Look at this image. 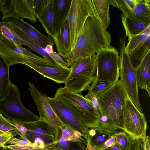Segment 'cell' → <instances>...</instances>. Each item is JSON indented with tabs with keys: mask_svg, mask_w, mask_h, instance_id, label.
Wrapping results in <instances>:
<instances>
[{
	"mask_svg": "<svg viewBox=\"0 0 150 150\" xmlns=\"http://www.w3.org/2000/svg\"><path fill=\"white\" fill-rule=\"evenodd\" d=\"M57 143L61 150H69L70 142L67 141L62 136L60 131Z\"/></svg>",
	"mask_w": 150,
	"mask_h": 150,
	"instance_id": "obj_39",
	"label": "cell"
},
{
	"mask_svg": "<svg viewBox=\"0 0 150 150\" xmlns=\"http://www.w3.org/2000/svg\"><path fill=\"white\" fill-rule=\"evenodd\" d=\"M12 130H17L15 128H13L3 125L0 124V132L3 133Z\"/></svg>",
	"mask_w": 150,
	"mask_h": 150,
	"instance_id": "obj_42",
	"label": "cell"
},
{
	"mask_svg": "<svg viewBox=\"0 0 150 150\" xmlns=\"http://www.w3.org/2000/svg\"><path fill=\"white\" fill-rule=\"evenodd\" d=\"M1 21L8 23L17 27L43 48L48 45H54V42L51 38L44 35L35 28L14 14L10 13L3 16Z\"/></svg>",
	"mask_w": 150,
	"mask_h": 150,
	"instance_id": "obj_13",
	"label": "cell"
},
{
	"mask_svg": "<svg viewBox=\"0 0 150 150\" xmlns=\"http://www.w3.org/2000/svg\"><path fill=\"white\" fill-rule=\"evenodd\" d=\"M120 80L124 86L129 98L136 108L142 112L136 76L128 53L125 49L126 37H120Z\"/></svg>",
	"mask_w": 150,
	"mask_h": 150,
	"instance_id": "obj_7",
	"label": "cell"
},
{
	"mask_svg": "<svg viewBox=\"0 0 150 150\" xmlns=\"http://www.w3.org/2000/svg\"><path fill=\"white\" fill-rule=\"evenodd\" d=\"M121 21L126 36L128 38L138 35L148 26L130 17L121 14Z\"/></svg>",
	"mask_w": 150,
	"mask_h": 150,
	"instance_id": "obj_21",
	"label": "cell"
},
{
	"mask_svg": "<svg viewBox=\"0 0 150 150\" xmlns=\"http://www.w3.org/2000/svg\"><path fill=\"white\" fill-rule=\"evenodd\" d=\"M86 145L81 142H70V145L69 150H87Z\"/></svg>",
	"mask_w": 150,
	"mask_h": 150,
	"instance_id": "obj_41",
	"label": "cell"
},
{
	"mask_svg": "<svg viewBox=\"0 0 150 150\" xmlns=\"http://www.w3.org/2000/svg\"><path fill=\"white\" fill-rule=\"evenodd\" d=\"M95 17L106 29L110 22L109 15L110 0H91Z\"/></svg>",
	"mask_w": 150,
	"mask_h": 150,
	"instance_id": "obj_20",
	"label": "cell"
},
{
	"mask_svg": "<svg viewBox=\"0 0 150 150\" xmlns=\"http://www.w3.org/2000/svg\"><path fill=\"white\" fill-rule=\"evenodd\" d=\"M142 150H145V148H144V144L142 148Z\"/></svg>",
	"mask_w": 150,
	"mask_h": 150,
	"instance_id": "obj_49",
	"label": "cell"
},
{
	"mask_svg": "<svg viewBox=\"0 0 150 150\" xmlns=\"http://www.w3.org/2000/svg\"><path fill=\"white\" fill-rule=\"evenodd\" d=\"M0 54L10 66L16 64H22L31 67L33 66L50 67L53 61L38 56L22 45L15 43L0 41Z\"/></svg>",
	"mask_w": 150,
	"mask_h": 150,
	"instance_id": "obj_5",
	"label": "cell"
},
{
	"mask_svg": "<svg viewBox=\"0 0 150 150\" xmlns=\"http://www.w3.org/2000/svg\"><path fill=\"white\" fill-rule=\"evenodd\" d=\"M17 121L27 128L25 137L36 146L44 147L57 143L54 132L50 125L40 119L30 122Z\"/></svg>",
	"mask_w": 150,
	"mask_h": 150,
	"instance_id": "obj_12",
	"label": "cell"
},
{
	"mask_svg": "<svg viewBox=\"0 0 150 150\" xmlns=\"http://www.w3.org/2000/svg\"><path fill=\"white\" fill-rule=\"evenodd\" d=\"M54 150H61L59 146L58 143H57L55 144Z\"/></svg>",
	"mask_w": 150,
	"mask_h": 150,
	"instance_id": "obj_46",
	"label": "cell"
},
{
	"mask_svg": "<svg viewBox=\"0 0 150 150\" xmlns=\"http://www.w3.org/2000/svg\"><path fill=\"white\" fill-rule=\"evenodd\" d=\"M20 139L13 137L8 141L6 144H12L16 146H37L35 144L31 142L28 139L24 137L21 134L20 135Z\"/></svg>",
	"mask_w": 150,
	"mask_h": 150,
	"instance_id": "obj_29",
	"label": "cell"
},
{
	"mask_svg": "<svg viewBox=\"0 0 150 150\" xmlns=\"http://www.w3.org/2000/svg\"><path fill=\"white\" fill-rule=\"evenodd\" d=\"M9 67L4 58L0 54V100L6 95L11 82Z\"/></svg>",
	"mask_w": 150,
	"mask_h": 150,
	"instance_id": "obj_23",
	"label": "cell"
},
{
	"mask_svg": "<svg viewBox=\"0 0 150 150\" xmlns=\"http://www.w3.org/2000/svg\"><path fill=\"white\" fill-rule=\"evenodd\" d=\"M136 7L144 14L150 16V0H136Z\"/></svg>",
	"mask_w": 150,
	"mask_h": 150,
	"instance_id": "obj_34",
	"label": "cell"
},
{
	"mask_svg": "<svg viewBox=\"0 0 150 150\" xmlns=\"http://www.w3.org/2000/svg\"><path fill=\"white\" fill-rule=\"evenodd\" d=\"M150 36V25L139 34L128 38V42L125 47L127 52L142 44Z\"/></svg>",
	"mask_w": 150,
	"mask_h": 150,
	"instance_id": "obj_25",
	"label": "cell"
},
{
	"mask_svg": "<svg viewBox=\"0 0 150 150\" xmlns=\"http://www.w3.org/2000/svg\"><path fill=\"white\" fill-rule=\"evenodd\" d=\"M52 7V0H50L46 8L37 18L47 34L52 37L55 34Z\"/></svg>",
	"mask_w": 150,
	"mask_h": 150,
	"instance_id": "obj_22",
	"label": "cell"
},
{
	"mask_svg": "<svg viewBox=\"0 0 150 150\" xmlns=\"http://www.w3.org/2000/svg\"><path fill=\"white\" fill-rule=\"evenodd\" d=\"M60 133L62 136L69 141L81 142L86 146V140L82 137L81 133L67 126L61 131Z\"/></svg>",
	"mask_w": 150,
	"mask_h": 150,
	"instance_id": "obj_26",
	"label": "cell"
},
{
	"mask_svg": "<svg viewBox=\"0 0 150 150\" xmlns=\"http://www.w3.org/2000/svg\"><path fill=\"white\" fill-rule=\"evenodd\" d=\"M28 89L37 108L40 119L46 122L50 126L54 132L55 140L57 143L60 132L66 126L56 114L46 95L38 90L34 84L28 81Z\"/></svg>",
	"mask_w": 150,
	"mask_h": 150,
	"instance_id": "obj_9",
	"label": "cell"
},
{
	"mask_svg": "<svg viewBox=\"0 0 150 150\" xmlns=\"http://www.w3.org/2000/svg\"><path fill=\"white\" fill-rule=\"evenodd\" d=\"M122 150H125V149H122Z\"/></svg>",
	"mask_w": 150,
	"mask_h": 150,
	"instance_id": "obj_50",
	"label": "cell"
},
{
	"mask_svg": "<svg viewBox=\"0 0 150 150\" xmlns=\"http://www.w3.org/2000/svg\"><path fill=\"white\" fill-rule=\"evenodd\" d=\"M95 81H103L113 84L118 80L120 57L117 50H101L97 52Z\"/></svg>",
	"mask_w": 150,
	"mask_h": 150,
	"instance_id": "obj_8",
	"label": "cell"
},
{
	"mask_svg": "<svg viewBox=\"0 0 150 150\" xmlns=\"http://www.w3.org/2000/svg\"><path fill=\"white\" fill-rule=\"evenodd\" d=\"M111 35L98 18L88 16L78 36L71 53L65 59L69 66L79 59L99 51L114 48L110 45Z\"/></svg>",
	"mask_w": 150,
	"mask_h": 150,
	"instance_id": "obj_1",
	"label": "cell"
},
{
	"mask_svg": "<svg viewBox=\"0 0 150 150\" xmlns=\"http://www.w3.org/2000/svg\"><path fill=\"white\" fill-rule=\"evenodd\" d=\"M19 18H26L33 23L37 22L33 0H13L12 13Z\"/></svg>",
	"mask_w": 150,
	"mask_h": 150,
	"instance_id": "obj_19",
	"label": "cell"
},
{
	"mask_svg": "<svg viewBox=\"0 0 150 150\" xmlns=\"http://www.w3.org/2000/svg\"><path fill=\"white\" fill-rule=\"evenodd\" d=\"M0 11H1V8H0Z\"/></svg>",
	"mask_w": 150,
	"mask_h": 150,
	"instance_id": "obj_54",
	"label": "cell"
},
{
	"mask_svg": "<svg viewBox=\"0 0 150 150\" xmlns=\"http://www.w3.org/2000/svg\"><path fill=\"white\" fill-rule=\"evenodd\" d=\"M2 134V133L0 132V134Z\"/></svg>",
	"mask_w": 150,
	"mask_h": 150,
	"instance_id": "obj_53",
	"label": "cell"
},
{
	"mask_svg": "<svg viewBox=\"0 0 150 150\" xmlns=\"http://www.w3.org/2000/svg\"><path fill=\"white\" fill-rule=\"evenodd\" d=\"M5 119L12 125L15 128L17 131L22 135L25 137V135L27 129L24 125L15 120H11L4 117Z\"/></svg>",
	"mask_w": 150,
	"mask_h": 150,
	"instance_id": "obj_37",
	"label": "cell"
},
{
	"mask_svg": "<svg viewBox=\"0 0 150 150\" xmlns=\"http://www.w3.org/2000/svg\"><path fill=\"white\" fill-rule=\"evenodd\" d=\"M116 142L125 149L128 143L129 136L124 132L117 131L113 133Z\"/></svg>",
	"mask_w": 150,
	"mask_h": 150,
	"instance_id": "obj_30",
	"label": "cell"
},
{
	"mask_svg": "<svg viewBox=\"0 0 150 150\" xmlns=\"http://www.w3.org/2000/svg\"><path fill=\"white\" fill-rule=\"evenodd\" d=\"M85 97L91 102L95 110L99 112L98 100L96 96L93 93H88V94L85 96Z\"/></svg>",
	"mask_w": 150,
	"mask_h": 150,
	"instance_id": "obj_40",
	"label": "cell"
},
{
	"mask_svg": "<svg viewBox=\"0 0 150 150\" xmlns=\"http://www.w3.org/2000/svg\"><path fill=\"white\" fill-rule=\"evenodd\" d=\"M96 54L79 59L70 66L71 72L64 87L73 92L80 93L88 90L95 80Z\"/></svg>",
	"mask_w": 150,
	"mask_h": 150,
	"instance_id": "obj_4",
	"label": "cell"
},
{
	"mask_svg": "<svg viewBox=\"0 0 150 150\" xmlns=\"http://www.w3.org/2000/svg\"><path fill=\"white\" fill-rule=\"evenodd\" d=\"M1 41V38H0V41Z\"/></svg>",
	"mask_w": 150,
	"mask_h": 150,
	"instance_id": "obj_52",
	"label": "cell"
},
{
	"mask_svg": "<svg viewBox=\"0 0 150 150\" xmlns=\"http://www.w3.org/2000/svg\"><path fill=\"white\" fill-rule=\"evenodd\" d=\"M3 147H0V150H3Z\"/></svg>",
	"mask_w": 150,
	"mask_h": 150,
	"instance_id": "obj_48",
	"label": "cell"
},
{
	"mask_svg": "<svg viewBox=\"0 0 150 150\" xmlns=\"http://www.w3.org/2000/svg\"><path fill=\"white\" fill-rule=\"evenodd\" d=\"M92 15L95 16L91 0H72L68 19L72 51L86 19Z\"/></svg>",
	"mask_w": 150,
	"mask_h": 150,
	"instance_id": "obj_10",
	"label": "cell"
},
{
	"mask_svg": "<svg viewBox=\"0 0 150 150\" xmlns=\"http://www.w3.org/2000/svg\"><path fill=\"white\" fill-rule=\"evenodd\" d=\"M48 98L54 111L61 121L67 126L81 133L86 141L88 129L62 103L54 97Z\"/></svg>",
	"mask_w": 150,
	"mask_h": 150,
	"instance_id": "obj_14",
	"label": "cell"
},
{
	"mask_svg": "<svg viewBox=\"0 0 150 150\" xmlns=\"http://www.w3.org/2000/svg\"><path fill=\"white\" fill-rule=\"evenodd\" d=\"M54 98L68 108L87 128L98 127L100 115L94 108L91 102L81 94L73 92L64 87H60Z\"/></svg>",
	"mask_w": 150,
	"mask_h": 150,
	"instance_id": "obj_2",
	"label": "cell"
},
{
	"mask_svg": "<svg viewBox=\"0 0 150 150\" xmlns=\"http://www.w3.org/2000/svg\"><path fill=\"white\" fill-rule=\"evenodd\" d=\"M122 146L117 142L115 143L110 148V150H122Z\"/></svg>",
	"mask_w": 150,
	"mask_h": 150,
	"instance_id": "obj_44",
	"label": "cell"
},
{
	"mask_svg": "<svg viewBox=\"0 0 150 150\" xmlns=\"http://www.w3.org/2000/svg\"><path fill=\"white\" fill-rule=\"evenodd\" d=\"M114 132L99 127L88 130L87 150H99L105 141Z\"/></svg>",
	"mask_w": 150,
	"mask_h": 150,
	"instance_id": "obj_17",
	"label": "cell"
},
{
	"mask_svg": "<svg viewBox=\"0 0 150 150\" xmlns=\"http://www.w3.org/2000/svg\"><path fill=\"white\" fill-rule=\"evenodd\" d=\"M44 49L48 54L54 52L53 50V46L51 45H47Z\"/></svg>",
	"mask_w": 150,
	"mask_h": 150,
	"instance_id": "obj_45",
	"label": "cell"
},
{
	"mask_svg": "<svg viewBox=\"0 0 150 150\" xmlns=\"http://www.w3.org/2000/svg\"><path fill=\"white\" fill-rule=\"evenodd\" d=\"M0 115H2L0 113Z\"/></svg>",
	"mask_w": 150,
	"mask_h": 150,
	"instance_id": "obj_51",
	"label": "cell"
},
{
	"mask_svg": "<svg viewBox=\"0 0 150 150\" xmlns=\"http://www.w3.org/2000/svg\"><path fill=\"white\" fill-rule=\"evenodd\" d=\"M72 0H52V13L55 34L68 18Z\"/></svg>",
	"mask_w": 150,
	"mask_h": 150,
	"instance_id": "obj_16",
	"label": "cell"
},
{
	"mask_svg": "<svg viewBox=\"0 0 150 150\" xmlns=\"http://www.w3.org/2000/svg\"><path fill=\"white\" fill-rule=\"evenodd\" d=\"M138 88L146 90L150 97V52L134 69Z\"/></svg>",
	"mask_w": 150,
	"mask_h": 150,
	"instance_id": "obj_18",
	"label": "cell"
},
{
	"mask_svg": "<svg viewBox=\"0 0 150 150\" xmlns=\"http://www.w3.org/2000/svg\"><path fill=\"white\" fill-rule=\"evenodd\" d=\"M100 113L107 115L119 129L124 130L123 115L126 90L120 79L96 96Z\"/></svg>",
	"mask_w": 150,
	"mask_h": 150,
	"instance_id": "obj_3",
	"label": "cell"
},
{
	"mask_svg": "<svg viewBox=\"0 0 150 150\" xmlns=\"http://www.w3.org/2000/svg\"><path fill=\"white\" fill-rule=\"evenodd\" d=\"M100 118L99 127L114 132L119 129L112 121L106 114L100 113Z\"/></svg>",
	"mask_w": 150,
	"mask_h": 150,
	"instance_id": "obj_28",
	"label": "cell"
},
{
	"mask_svg": "<svg viewBox=\"0 0 150 150\" xmlns=\"http://www.w3.org/2000/svg\"><path fill=\"white\" fill-rule=\"evenodd\" d=\"M53 60L57 64L64 68H68L69 65L66 61H64L62 57L58 53L53 52L48 54Z\"/></svg>",
	"mask_w": 150,
	"mask_h": 150,
	"instance_id": "obj_36",
	"label": "cell"
},
{
	"mask_svg": "<svg viewBox=\"0 0 150 150\" xmlns=\"http://www.w3.org/2000/svg\"><path fill=\"white\" fill-rule=\"evenodd\" d=\"M50 0H33L34 9L36 18L44 10Z\"/></svg>",
	"mask_w": 150,
	"mask_h": 150,
	"instance_id": "obj_33",
	"label": "cell"
},
{
	"mask_svg": "<svg viewBox=\"0 0 150 150\" xmlns=\"http://www.w3.org/2000/svg\"><path fill=\"white\" fill-rule=\"evenodd\" d=\"M116 142L115 138L113 133L105 141L99 150H109L110 147Z\"/></svg>",
	"mask_w": 150,
	"mask_h": 150,
	"instance_id": "obj_38",
	"label": "cell"
},
{
	"mask_svg": "<svg viewBox=\"0 0 150 150\" xmlns=\"http://www.w3.org/2000/svg\"><path fill=\"white\" fill-rule=\"evenodd\" d=\"M150 52V36L141 45L128 52L130 62L134 69L140 64Z\"/></svg>",
	"mask_w": 150,
	"mask_h": 150,
	"instance_id": "obj_24",
	"label": "cell"
},
{
	"mask_svg": "<svg viewBox=\"0 0 150 150\" xmlns=\"http://www.w3.org/2000/svg\"><path fill=\"white\" fill-rule=\"evenodd\" d=\"M123 131L134 139L146 136L147 121L145 116L135 107L129 97L125 100L123 115Z\"/></svg>",
	"mask_w": 150,
	"mask_h": 150,
	"instance_id": "obj_11",
	"label": "cell"
},
{
	"mask_svg": "<svg viewBox=\"0 0 150 150\" xmlns=\"http://www.w3.org/2000/svg\"><path fill=\"white\" fill-rule=\"evenodd\" d=\"M0 113L11 120L30 122L40 119L24 107L21 99L19 90L11 82L6 95L0 100Z\"/></svg>",
	"mask_w": 150,
	"mask_h": 150,
	"instance_id": "obj_6",
	"label": "cell"
},
{
	"mask_svg": "<svg viewBox=\"0 0 150 150\" xmlns=\"http://www.w3.org/2000/svg\"><path fill=\"white\" fill-rule=\"evenodd\" d=\"M21 134L17 130H12L0 134V147H4L6 143L12 138Z\"/></svg>",
	"mask_w": 150,
	"mask_h": 150,
	"instance_id": "obj_35",
	"label": "cell"
},
{
	"mask_svg": "<svg viewBox=\"0 0 150 150\" xmlns=\"http://www.w3.org/2000/svg\"><path fill=\"white\" fill-rule=\"evenodd\" d=\"M55 144L47 145L44 147L31 146H20L13 145H6V146L14 150H54Z\"/></svg>",
	"mask_w": 150,
	"mask_h": 150,
	"instance_id": "obj_31",
	"label": "cell"
},
{
	"mask_svg": "<svg viewBox=\"0 0 150 150\" xmlns=\"http://www.w3.org/2000/svg\"><path fill=\"white\" fill-rule=\"evenodd\" d=\"M113 84L103 81H94L89 87L88 93L98 96Z\"/></svg>",
	"mask_w": 150,
	"mask_h": 150,
	"instance_id": "obj_27",
	"label": "cell"
},
{
	"mask_svg": "<svg viewBox=\"0 0 150 150\" xmlns=\"http://www.w3.org/2000/svg\"><path fill=\"white\" fill-rule=\"evenodd\" d=\"M13 0H0L1 11L3 16L12 13Z\"/></svg>",
	"mask_w": 150,
	"mask_h": 150,
	"instance_id": "obj_32",
	"label": "cell"
},
{
	"mask_svg": "<svg viewBox=\"0 0 150 150\" xmlns=\"http://www.w3.org/2000/svg\"><path fill=\"white\" fill-rule=\"evenodd\" d=\"M3 150H14L11 148H10L6 146V145H5L4 147H3Z\"/></svg>",
	"mask_w": 150,
	"mask_h": 150,
	"instance_id": "obj_47",
	"label": "cell"
},
{
	"mask_svg": "<svg viewBox=\"0 0 150 150\" xmlns=\"http://www.w3.org/2000/svg\"><path fill=\"white\" fill-rule=\"evenodd\" d=\"M144 144L145 150H150V140L149 136H146L144 139H142Z\"/></svg>",
	"mask_w": 150,
	"mask_h": 150,
	"instance_id": "obj_43",
	"label": "cell"
},
{
	"mask_svg": "<svg viewBox=\"0 0 150 150\" xmlns=\"http://www.w3.org/2000/svg\"><path fill=\"white\" fill-rule=\"evenodd\" d=\"M68 19L58 31L52 37L58 53L64 59L68 57L72 51Z\"/></svg>",
	"mask_w": 150,
	"mask_h": 150,
	"instance_id": "obj_15",
	"label": "cell"
}]
</instances>
